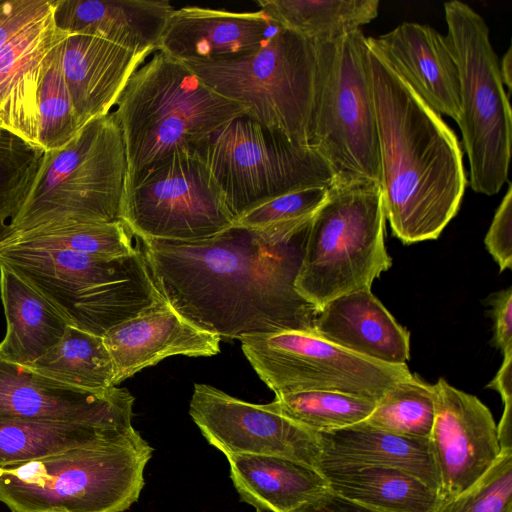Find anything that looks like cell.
<instances>
[{"instance_id":"cell-1","label":"cell","mask_w":512,"mask_h":512,"mask_svg":"<svg viewBox=\"0 0 512 512\" xmlns=\"http://www.w3.org/2000/svg\"><path fill=\"white\" fill-rule=\"evenodd\" d=\"M313 214L198 241L141 239L142 252L164 299L203 331L314 333L318 309L295 288Z\"/></svg>"},{"instance_id":"cell-2","label":"cell","mask_w":512,"mask_h":512,"mask_svg":"<svg viewBox=\"0 0 512 512\" xmlns=\"http://www.w3.org/2000/svg\"><path fill=\"white\" fill-rule=\"evenodd\" d=\"M366 46L386 220L404 244L436 239L457 214L467 185L460 142L373 37Z\"/></svg>"},{"instance_id":"cell-3","label":"cell","mask_w":512,"mask_h":512,"mask_svg":"<svg viewBox=\"0 0 512 512\" xmlns=\"http://www.w3.org/2000/svg\"><path fill=\"white\" fill-rule=\"evenodd\" d=\"M113 114L122 132L127 180L177 151L197 150L245 109L183 62L156 51L133 74Z\"/></svg>"},{"instance_id":"cell-4","label":"cell","mask_w":512,"mask_h":512,"mask_svg":"<svg viewBox=\"0 0 512 512\" xmlns=\"http://www.w3.org/2000/svg\"><path fill=\"white\" fill-rule=\"evenodd\" d=\"M152 447L135 430L118 440L0 466L11 512H124L144 486Z\"/></svg>"},{"instance_id":"cell-5","label":"cell","mask_w":512,"mask_h":512,"mask_svg":"<svg viewBox=\"0 0 512 512\" xmlns=\"http://www.w3.org/2000/svg\"><path fill=\"white\" fill-rule=\"evenodd\" d=\"M0 264L44 296L69 325L101 337L164 299L139 249L105 258L0 241Z\"/></svg>"},{"instance_id":"cell-6","label":"cell","mask_w":512,"mask_h":512,"mask_svg":"<svg viewBox=\"0 0 512 512\" xmlns=\"http://www.w3.org/2000/svg\"><path fill=\"white\" fill-rule=\"evenodd\" d=\"M127 162L113 112L44 152L30 191L0 239L35 228L121 221Z\"/></svg>"},{"instance_id":"cell-7","label":"cell","mask_w":512,"mask_h":512,"mask_svg":"<svg viewBox=\"0 0 512 512\" xmlns=\"http://www.w3.org/2000/svg\"><path fill=\"white\" fill-rule=\"evenodd\" d=\"M385 223L380 183L332 182L312 217L297 292L319 310L338 296L371 289L392 265Z\"/></svg>"},{"instance_id":"cell-8","label":"cell","mask_w":512,"mask_h":512,"mask_svg":"<svg viewBox=\"0 0 512 512\" xmlns=\"http://www.w3.org/2000/svg\"><path fill=\"white\" fill-rule=\"evenodd\" d=\"M184 64L260 125L294 143L311 145L317 83L315 43L280 28L255 51Z\"/></svg>"},{"instance_id":"cell-9","label":"cell","mask_w":512,"mask_h":512,"mask_svg":"<svg viewBox=\"0 0 512 512\" xmlns=\"http://www.w3.org/2000/svg\"><path fill=\"white\" fill-rule=\"evenodd\" d=\"M447 41L459 73L457 124L470 168V186L492 196L508 182L512 113L499 59L484 18L468 4L444 3Z\"/></svg>"},{"instance_id":"cell-10","label":"cell","mask_w":512,"mask_h":512,"mask_svg":"<svg viewBox=\"0 0 512 512\" xmlns=\"http://www.w3.org/2000/svg\"><path fill=\"white\" fill-rule=\"evenodd\" d=\"M361 29L315 43L317 83L311 145L329 165L332 182L380 183L376 116Z\"/></svg>"},{"instance_id":"cell-11","label":"cell","mask_w":512,"mask_h":512,"mask_svg":"<svg viewBox=\"0 0 512 512\" xmlns=\"http://www.w3.org/2000/svg\"><path fill=\"white\" fill-rule=\"evenodd\" d=\"M234 218L255 204L309 187H328L332 171L311 145H300L245 114L197 149Z\"/></svg>"},{"instance_id":"cell-12","label":"cell","mask_w":512,"mask_h":512,"mask_svg":"<svg viewBox=\"0 0 512 512\" xmlns=\"http://www.w3.org/2000/svg\"><path fill=\"white\" fill-rule=\"evenodd\" d=\"M198 150H181L127 179L121 221L140 239L190 242L234 223Z\"/></svg>"},{"instance_id":"cell-13","label":"cell","mask_w":512,"mask_h":512,"mask_svg":"<svg viewBox=\"0 0 512 512\" xmlns=\"http://www.w3.org/2000/svg\"><path fill=\"white\" fill-rule=\"evenodd\" d=\"M240 341L246 358L275 395L331 391L378 401L391 386L412 376L406 364L364 358L315 333H261Z\"/></svg>"},{"instance_id":"cell-14","label":"cell","mask_w":512,"mask_h":512,"mask_svg":"<svg viewBox=\"0 0 512 512\" xmlns=\"http://www.w3.org/2000/svg\"><path fill=\"white\" fill-rule=\"evenodd\" d=\"M189 414L209 444L226 457L270 455L318 468V432L207 384H195Z\"/></svg>"},{"instance_id":"cell-15","label":"cell","mask_w":512,"mask_h":512,"mask_svg":"<svg viewBox=\"0 0 512 512\" xmlns=\"http://www.w3.org/2000/svg\"><path fill=\"white\" fill-rule=\"evenodd\" d=\"M433 386L435 417L429 444L440 481L439 498L444 500L475 484L501 448L497 425L486 405L443 378Z\"/></svg>"},{"instance_id":"cell-16","label":"cell","mask_w":512,"mask_h":512,"mask_svg":"<svg viewBox=\"0 0 512 512\" xmlns=\"http://www.w3.org/2000/svg\"><path fill=\"white\" fill-rule=\"evenodd\" d=\"M134 397L116 386L106 391L72 387L0 359V419L88 423L132 429Z\"/></svg>"},{"instance_id":"cell-17","label":"cell","mask_w":512,"mask_h":512,"mask_svg":"<svg viewBox=\"0 0 512 512\" xmlns=\"http://www.w3.org/2000/svg\"><path fill=\"white\" fill-rule=\"evenodd\" d=\"M103 340L116 386L170 356L216 355L221 338L191 324L163 299L110 329Z\"/></svg>"},{"instance_id":"cell-18","label":"cell","mask_w":512,"mask_h":512,"mask_svg":"<svg viewBox=\"0 0 512 512\" xmlns=\"http://www.w3.org/2000/svg\"><path fill=\"white\" fill-rule=\"evenodd\" d=\"M279 29L261 9L231 12L185 6L172 13L157 51L183 63L213 61L255 51Z\"/></svg>"},{"instance_id":"cell-19","label":"cell","mask_w":512,"mask_h":512,"mask_svg":"<svg viewBox=\"0 0 512 512\" xmlns=\"http://www.w3.org/2000/svg\"><path fill=\"white\" fill-rule=\"evenodd\" d=\"M151 53L134 52L91 35L66 37L61 66L80 128L111 113L129 80Z\"/></svg>"},{"instance_id":"cell-20","label":"cell","mask_w":512,"mask_h":512,"mask_svg":"<svg viewBox=\"0 0 512 512\" xmlns=\"http://www.w3.org/2000/svg\"><path fill=\"white\" fill-rule=\"evenodd\" d=\"M373 39L421 99L438 114L457 122L459 73L446 36L426 24L403 22Z\"/></svg>"},{"instance_id":"cell-21","label":"cell","mask_w":512,"mask_h":512,"mask_svg":"<svg viewBox=\"0 0 512 512\" xmlns=\"http://www.w3.org/2000/svg\"><path fill=\"white\" fill-rule=\"evenodd\" d=\"M67 36L51 11L0 48V117L7 131L36 147L38 87L53 49Z\"/></svg>"},{"instance_id":"cell-22","label":"cell","mask_w":512,"mask_h":512,"mask_svg":"<svg viewBox=\"0 0 512 512\" xmlns=\"http://www.w3.org/2000/svg\"><path fill=\"white\" fill-rule=\"evenodd\" d=\"M314 333L377 362L403 365L410 358V333L371 289L347 293L325 304L315 317Z\"/></svg>"},{"instance_id":"cell-23","label":"cell","mask_w":512,"mask_h":512,"mask_svg":"<svg viewBox=\"0 0 512 512\" xmlns=\"http://www.w3.org/2000/svg\"><path fill=\"white\" fill-rule=\"evenodd\" d=\"M174 10L167 0H52L60 31L96 36L134 52L157 51Z\"/></svg>"},{"instance_id":"cell-24","label":"cell","mask_w":512,"mask_h":512,"mask_svg":"<svg viewBox=\"0 0 512 512\" xmlns=\"http://www.w3.org/2000/svg\"><path fill=\"white\" fill-rule=\"evenodd\" d=\"M318 437V466L358 464L391 467L414 475L439 495L440 481L429 439L399 436L374 428L365 421L318 432Z\"/></svg>"},{"instance_id":"cell-25","label":"cell","mask_w":512,"mask_h":512,"mask_svg":"<svg viewBox=\"0 0 512 512\" xmlns=\"http://www.w3.org/2000/svg\"><path fill=\"white\" fill-rule=\"evenodd\" d=\"M227 460L240 498L258 512H293L328 490L317 469L287 458L237 454Z\"/></svg>"},{"instance_id":"cell-26","label":"cell","mask_w":512,"mask_h":512,"mask_svg":"<svg viewBox=\"0 0 512 512\" xmlns=\"http://www.w3.org/2000/svg\"><path fill=\"white\" fill-rule=\"evenodd\" d=\"M0 295L6 318L0 359L28 367L59 343L69 324L44 296L3 264Z\"/></svg>"},{"instance_id":"cell-27","label":"cell","mask_w":512,"mask_h":512,"mask_svg":"<svg viewBox=\"0 0 512 512\" xmlns=\"http://www.w3.org/2000/svg\"><path fill=\"white\" fill-rule=\"evenodd\" d=\"M328 489L350 501L384 512H434L438 493L405 471L375 465H319Z\"/></svg>"},{"instance_id":"cell-28","label":"cell","mask_w":512,"mask_h":512,"mask_svg":"<svg viewBox=\"0 0 512 512\" xmlns=\"http://www.w3.org/2000/svg\"><path fill=\"white\" fill-rule=\"evenodd\" d=\"M134 431L77 422L0 419V466L111 442Z\"/></svg>"},{"instance_id":"cell-29","label":"cell","mask_w":512,"mask_h":512,"mask_svg":"<svg viewBox=\"0 0 512 512\" xmlns=\"http://www.w3.org/2000/svg\"><path fill=\"white\" fill-rule=\"evenodd\" d=\"M260 9L281 29L313 43L333 41L378 16V0H259Z\"/></svg>"},{"instance_id":"cell-30","label":"cell","mask_w":512,"mask_h":512,"mask_svg":"<svg viewBox=\"0 0 512 512\" xmlns=\"http://www.w3.org/2000/svg\"><path fill=\"white\" fill-rule=\"evenodd\" d=\"M27 368L83 390L114 387V365L103 337L71 325L58 344Z\"/></svg>"},{"instance_id":"cell-31","label":"cell","mask_w":512,"mask_h":512,"mask_svg":"<svg viewBox=\"0 0 512 512\" xmlns=\"http://www.w3.org/2000/svg\"><path fill=\"white\" fill-rule=\"evenodd\" d=\"M130 230L122 221L74 223L35 228L0 239L26 248L76 252L105 258H120L138 251Z\"/></svg>"},{"instance_id":"cell-32","label":"cell","mask_w":512,"mask_h":512,"mask_svg":"<svg viewBox=\"0 0 512 512\" xmlns=\"http://www.w3.org/2000/svg\"><path fill=\"white\" fill-rule=\"evenodd\" d=\"M375 400L331 391H299L276 395L266 406L300 425L326 432L365 421Z\"/></svg>"},{"instance_id":"cell-33","label":"cell","mask_w":512,"mask_h":512,"mask_svg":"<svg viewBox=\"0 0 512 512\" xmlns=\"http://www.w3.org/2000/svg\"><path fill=\"white\" fill-rule=\"evenodd\" d=\"M434 417V386L412 374L381 396L365 422L399 436L429 439Z\"/></svg>"},{"instance_id":"cell-34","label":"cell","mask_w":512,"mask_h":512,"mask_svg":"<svg viewBox=\"0 0 512 512\" xmlns=\"http://www.w3.org/2000/svg\"><path fill=\"white\" fill-rule=\"evenodd\" d=\"M63 41L53 49L37 92L38 142L44 152L62 148L81 129L62 71Z\"/></svg>"},{"instance_id":"cell-35","label":"cell","mask_w":512,"mask_h":512,"mask_svg":"<svg viewBox=\"0 0 512 512\" xmlns=\"http://www.w3.org/2000/svg\"><path fill=\"white\" fill-rule=\"evenodd\" d=\"M44 151L0 129V233L22 207Z\"/></svg>"},{"instance_id":"cell-36","label":"cell","mask_w":512,"mask_h":512,"mask_svg":"<svg viewBox=\"0 0 512 512\" xmlns=\"http://www.w3.org/2000/svg\"><path fill=\"white\" fill-rule=\"evenodd\" d=\"M434 512H512V449L501 452L471 487L440 500Z\"/></svg>"},{"instance_id":"cell-37","label":"cell","mask_w":512,"mask_h":512,"mask_svg":"<svg viewBox=\"0 0 512 512\" xmlns=\"http://www.w3.org/2000/svg\"><path fill=\"white\" fill-rule=\"evenodd\" d=\"M327 187H309L263 200L234 219V226L265 227L313 214L323 203Z\"/></svg>"},{"instance_id":"cell-38","label":"cell","mask_w":512,"mask_h":512,"mask_svg":"<svg viewBox=\"0 0 512 512\" xmlns=\"http://www.w3.org/2000/svg\"><path fill=\"white\" fill-rule=\"evenodd\" d=\"M52 11V0H0V48Z\"/></svg>"},{"instance_id":"cell-39","label":"cell","mask_w":512,"mask_h":512,"mask_svg":"<svg viewBox=\"0 0 512 512\" xmlns=\"http://www.w3.org/2000/svg\"><path fill=\"white\" fill-rule=\"evenodd\" d=\"M485 246L498 263L500 271L512 267V185L508 181L507 191L493 217L485 236Z\"/></svg>"},{"instance_id":"cell-40","label":"cell","mask_w":512,"mask_h":512,"mask_svg":"<svg viewBox=\"0 0 512 512\" xmlns=\"http://www.w3.org/2000/svg\"><path fill=\"white\" fill-rule=\"evenodd\" d=\"M494 319L493 344L503 355L512 353V289L493 293L487 299Z\"/></svg>"},{"instance_id":"cell-41","label":"cell","mask_w":512,"mask_h":512,"mask_svg":"<svg viewBox=\"0 0 512 512\" xmlns=\"http://www.w3.org/2000/svg\"><path fill=\"white\" fill-rule=\"evenodd\" d=\"M293 512H384L343 498L329 489Z\"/></svg>"},{"instance_id":"cell-42","label":"cell","mask_w":512,"mask_h":512,"mask_svg":"<svg viewBox=\"0 0 512 512\" xmlns=\"http://www.w3.org/2000/svg\"><path fill=\"white\" fill-rule=\"evenodd\" d=\"M500 74L502 78V82L504 86L508 89V95L511 90V82H512V55H511V47L508 48L507 52L504 54L501 62L499 63Z\"/></svg>"},{"instance_id":"cell-43","label":"cell","mask_w":512,"mask_h":512,"mask_svg":"<svg viewBox=\"0 0 512 512\" xmlns=\"http://www.w3.org/2000/svg\"><path fill=\"white\" fill-rule=\"evenodd\" d=\"M0 129H4V130H6L5 125H4V123H3L2 119H1V117H0Z\"/></svg>"}]
</instances>
